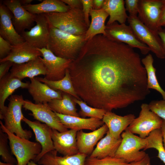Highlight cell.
I'll list each match as a JSON object with an SVG mask.
<instances>
[{
    "label": "cell",
    "mask_w": 165,
    "mask_h": 165,
    "mask_svg": "<svg viewBox=\"0 0 165 165\" xmlns=\"http://www.w3.org/2000/svg\"><path fill=\"white\" fill-rule=\"evenodd\" d=\"M142 64L133 47L99 34L86 42L68 69L80 99L112 112L143 100L150 93Z\"/></svg>",
    "instance_id": "cell-1"
},
{
    "label": "cell",
    "mask_w": 165,
    "mask_h": 165,
    "mask_svg": "<svg viewBox=\"0 0 165 165\" xmlns=\"http://www.w3.org/2000/svg\"><path fill=\"white\" fill-rule=\"evenodd\" d=\"M50 38L46 48L56 56L73 60L86 41L85 35L76 36L61 31L49 24Z\"/></svg>",
    "instance_id": "cell-2"
},
{
    "label": "cell",
    "mask_w": 165,
    "mask_h": 165,
    "mask_svg": "<svg viewBox=\"0 0 165 165\" xmlns=\"http://www.w3.org/2000/svg\"><path fill=\"white\" fill-rule=\"evenodd\" d=\"M45 15L50 25L75 35H85L88 28L82 8H70L65 12Z\"/></svg>",
    "instance_id": "cell-3"
},
{
    "label": "cell",
    "mask_w": 165,
    "mask_h": 165,
    "mask_svg": "<svg viewBox=\"0 0 165 165\" xmlns=\"http://www.w3.org/2000/svg\"><path fill=\"white\" fill-rule=\"evenodd\" d=\"M9 101L8 106L0 115V119H4V126L10 132L20 138L29 139L32 136V132L24 130L21 124V121L24 117L22 111L24 101L22 95H12Z\"/></svg>",
    "instance_id": "cell-4"
},
{
    "label": "cell",
    "mask_w": 165,
    "mask_h": 165,
    "mask_svg": "<svg viewBox=\"0 0 165 165\" xmlns=\"http://www.w3.org/2000/svg\"><path fill=\"white\" fill-rule=\"evenodd\" d=\"M0 124L1 129L7 135L11 152L17 161L16 165H27L41 152L42 146L39 143L19 137L8 130L1 121Z\"/></svg>",
    "instance_id": "cell-5"
},
{
    "label": "cell",
    "mask_w": 165,
    "mask_h": 165,
    "mask_svg": "<svg viewBox=\"0 0 165 165\" xmlns=\"http://www.w3.org/2000/svg\"><path fill=\"white\" fill-rule=\"evenodd\" d=\"M121 141L115 157L123 159L127 163L139 161L146 153L144 149L147 145L146 138H143L131 132L127 128L121 135Z\"/></svg>",
    "instance_id": "cell-6"
},
{
    "label": "cell",
    "mask_w": 165,
    "mask_h": 165,
    "mask_svg": "<svg viewBox=\"0 0 165 165\" xmlns=\"http://www.w3.org/2000/svg\"><path fill=\"white\" fill-rule=\"evenodd\" d=\"M139 116L127 127L132 133L143 138H147L153 131L160 129L163 119L151 111L148 104H142Z\"/></svg>",
    "instance_id": "cell-7"
},
{
    "label": "cell",
    "mask_w": 165,
    "mask_h": 165,
    "mask_svg": "<svg viewBox=\"0 0 165 165\" xmlns=\"http://www.w3.org/2000/svg\"><path fill=\"white\" fill-rule=\"evenodd\" d=\"M127 20L138 38L147 45L158 58L164 59L162 42L158 33L146 27L138 16H129Z\"/></svg>",
    "instance_id": "cell-8"
},
{
    "label": "cell",
    "mask_w": 165,
    "mask_h": 165,
    "mask_svg": "<svg viewBox=\"0 0 165 165\" xmlns=\"http://www.w3.org/2000/svg\"><path fill=\"white\" fill-rule=\"evenodd\" d=\"M106 36L110 39L125 43L131 47L139 49L141 53L146 55L151 51L150 48L136 37L129 25L115 22L106 25Z\"/></svg>",
    "instance_id": "cell-9"
},
{
    "label": "cell",
    "mask_w": 165,
    "mask_h": 165,
    "mask_svg": "<svg viewBox=\"0 0 165 165\" xmlns=\"http://www.w3.org/2000/svg\"><path fill=\"white\" fill-rule=\"evenodd\" d=\"M23 107L30 111L29 114L37 121L44 123L52 129L60 132L68 130L61 123L59 118L53 111L48 103H34L31 101L24 100Z\"/></svg>",
    "instance_id": "cell-10"
},
{
    "label": "cell",
    "mask_w": 165,
    "mask_h": 165,
    "mask_svg": "<svg viewBox=\"0 0 165 165\" xmlns=\"http://www.w3.org/2000/svg\"><path fill=\"white\" fill-rule=\"evenodd\" d=\"M36 25L28 31L22 33L25 41L38 49L47 47L50 38L49 24L45 14L36 15Z\"/></svg>",
    "instance_id": "cell-11"
},
{
    "label": "cell",
    "mask_w": 165,
    "mask_h": 165,
    "mask_svg": "<svg viewBox=\"0 0 165 165\" xmlns=\"http://www.w3.org/2000/svg\"><path fill=\"white\" fill-rule=\"evenodd\" d=\"M163 0H139L138 17L148 28L158 33Z\"/></svg>",
    "instance_id": "cell-12"
},
{
    "label": "cell",
    "mask_w": 165,
    "mask_h": 165,
    "mask_svg": "<svg viewBox=\"0 0 165 165\" xmlns=\"http://www.w3.org/2000/svg\"><path fill=\"white\" fill-rule=\"evenodd\" d=\"M38 49L42 54L43 58H40L47 70L44 78L50 81L62 79L72 60L57 57L46 48Z\"/></svg>",
    "instance_id": "cell-13"
},
{
    "label": "cell",
    "mask_w": 165,
    "mask_h": 165,
    "mask_svg": "<svg viewBox=\"0 0 165 165\" xmlns=\"http://www.w3.org/2000/svg\"><path fill=\"white\" fill-rule=\"evenodd\" d=\"M3 2L13 14V23L19 34L29 29L33 25L36 15L26 10L21 5L20 0H5Z\"/></svg>",
    "instance_id": "cell-14"
},
{
    "label": "cell",
    "mask_w": 165,
    "mask_h": 165,
    "mask_svg": "<svg viewBox=\"0 0 165 165\" xmlns=\"http://www.w3.org/2000/svg\"><path fill=\"white\" fill-rule=\"evenodd\" d=\"M77 131L73 129L60 132L52 129L51 137L54 149L64 156H70L79 153L76 136Z\"/></svg>",
    "instance_id": "cell-15"
},
{
    "label": "cell",
    "mask_w": 165,
    "mask_h": 165,
    "mask_svg": "<svg viewBox=\"0 0 165 165\" xmlns=\"http://www.w3.org/2000/svg\"><path fill=\"white\" fill-rule=\"evenodd\" d=\"M22 121L27 124L33 130L35 135L36 140L42 146V150L33 160L38 163L45 154L54 149L51 137L52 129L45 123H42L38 121H32L25 118Z\"/></svg>",
    "instance_id": "cell-16"
},
{
    "label": "cell",
    "mask_w": 165,
    "mask_h": 165,
    "mask_svg": "<svg viewBox=\"0 0 165 165\" xmlns=\"http://www.w3.org/2000/svg\"><path fill=\"white\" fill-rule=\"evenodd\" d=\"M13 14L3 4L0 5V36L14 46L25 40L16 31L13 23Z\"/></svg>",
    "instance_id": "cell-17"
},
{
    "label": "cell",
    "mask_w": 165,
    "mask_h": 165,
    "mask_svg": "<svg viewBox=\"0 0 165 165\" xmlns=\"http://www.w3.org/2000/svg\"><path fill=\"white\" fill-rule=\"evenodd\" d=\"M40 57L24 63H14L10 69L11 75L21 80L26 78H33L40 75L45 76L47 70Z\"/></svg>",
    "instance_id": "cell-18"
},
{
    "label": "cell",
    "mask_w": 165,
    "mask_h": 165,
    "mask_svg": "<svg viewBox=\"0 0 165 165\" xmlns=\"http://www.w3.org/2000/svg\"><path fill=\"white\" fill-rule=\"evenodd\" d=\"M108 130V127L104 124L91 132L86 133L82 130L78 131L76 139L79 152L89 156L94 150L95 146Z\"/></svg>",
    "instance_id": "cell-19"
},
{
    "label": "cell",
    "mask_w": 165,
    "mask_h": 165,
    "mask_svg": "<svg viewBox=\"0 0 165 165\" xmlns=\"http://www.w3.org/2000/svg\"><path fill=\"white\" fill-rule=\"evenodd\" d=\"M27 88L35 101V103H48L54 99L62 98V92L55 90L45 83L38 81L36 78L30 79Z\"/></svg>",
    "instance_id": "cell-20"
},
{
    "label": "cell",
    "mask_w": 165,
    "mask_h": 165,
    "mask_svg": "<svg viewBox=\"0 0 165 165\" xmlns=\"http://www.w3.org/2000/svg\"><path fill=\"white\" fill-rule=\"evenodd\" d=\"M42 57L41 53L25 41L17 45L13 46L11 50L5 58L0 59V63L9 61L14 64L24 63Z\"/></svg>",
    "instance_id": "cell-21"
},
{
    "label": "cell",
    "mask_w": 165,
    "mask_h": 165,
    "mask_svg": "<svg viewBox=\"0 0 165 165\" xmlns=\"http://www.w3.org/2000/svg\"><path fill=\"white\" fill-rule=\"evenodd\" d=\"M136 118L134 115L128 114L123 116L118 115L112 112H106L102 119L108 127L110 134L119 139L123 131Z\"/></svg>",
    "instance_id": "cell-22"
},
{
    "label": "cell",
    "mask_w": 165,
    "mask_h": 165,
    "mask_svg": "<svg viewBox=\"0 0 165 165\" xmlns=\"http://www.w3.org/2000/svg\"><path fill=\"white\" fill-rule=\"evenodd\" d=\"M55 112L65 127L77 131L84 129L94 131L104 124L102 120L98 118H85Z\"/></svg>",
    "instance_id": "cell-23"
},
{
    "label": "cell",
    "mask_w": 165,
    "mask_h": 165,
    "mask_svg": "<svg viewBox=\"0 0 165 165\" xmlns=\"http://www.w3.org/2000/svg\"><path fill=\"white\" fill-rule=\"evenodd\" d=\"M54 150L45 154L38 162L41 165H84L86 155L80 152L73 155L57 156Z\"/></svg>",
    "instance_id": "cell-24"
},
{
    "label": "cell",
    "mask_w": 165,
    "mask_h": 165,
    "mask_svg": "<svg viewBox=\"0 0 165 165\" xmlns=\"http://www.w3.org/2000/svg\"><path fill=\"white\" fill-rule=\"evenodd\" d=\"M30 83L22 82L8 72L0 79V115L5 110V102L8 97L19 88L27 89Z\"/></svg>",
    "instance_id": "cell-25"
},
{
    "label": "cell",
    "mask_w": 165,
    "mask_h": 165,
    "mask_svg": "<svg viewBox=\"0 0 165 165\" xmlns=\"http://www.w3.org/2000/svg\"><path fill=\"white\" fill-rule=\"evenodd\" d=\"M121 140V137L119 139L114 138L108 130L106 135L98 142L96 148L89 156L98 159L115 156Z\"/></svg>",
    "instance_id": "cell-26"
},
{
    "label": "cell",
    "mask_w": 165,
    "mask_h": 165,
    "mask_svg": "<svg viewBox=\"0 0 165 165\" xmlns=\"http://www.w3.org/2000/svg\"><path fill=\"white\" fill-rule=\"evenodd\" d=\"M91 21L90 25L85 34L86 41L92 39L95 36L102 34L106 35V20L108 14L103 9H92L90 13Z\"/></svg>",
    "instance_id": "cell-27"
},
{
    "label": "cell",
    "mask_w": 165,
    "mask_h": 165,
    "mask_svg": "<svg viewBox=\"0 0 165 165\" xmlns=\"http://www.w3.org/2000/svg\"><path fill=\"white\" fill-rule=\"evenodd\" d=\"M23 6L29 12L35 15L64 12L70 8L61 0H44L38 4H31Z\"/></svg>",
    "instance_id": "cell-28"
},
{
    "label": "cell",
    "mask_w": 165,
    "mask_h": 165,
    "mask_svg": "<svg viewBox=\"0 0 165 165\" xmlns=\"http://www.w3.org/2000/svg\"><path fill=\"white\" fill-rule=\"evenodd\" d=\"M123 0H104L102 8L109 16L107 25L118 21L120 24H125L128 16L124 7Z\"/></svg>",
    "instance_id": "cell-29"
},
{
    "label": "cell",
    "mask_w": 165,
    "mask_h": 165,
    "mask_svg": "<svg viewBox=\"0 0 165 165\" xmlns=\"http://www.w3.org/2000/svg\"><path fill=\"white\" fill-rule=\"evenodd\" d=\"M62 94V99H53L48 103L51 110L54 112L64 115L80 117L77 112L76 103L70 95L63 92Z\"/></svg>",
    "instance_id": "cell-30"
},
{
    "label": "cell",
    "mask_w": 165,
    "mask_h": 165,
    "mask_svg": "<svg viewBox=\"0 0 165 165\" xmlns=\"http://www.w3.org/2000/svg\"><path fill=\"white\" fill-rule=\"evenodd\" d=\"M36 78L39 81L46 84L55 90H60L72 95L78 100L80 99L75 90L68 68L66 70L64 77L59 80L50 81L44 78Z\"/></svg>",
    "instance_id": "cell-31"
},
{
    "label": "cell",
    "mask_w": 165,
    "mask_h": 165,
    "mask_svg": "<svg viewBox=\"0 0 165 165\" xmlns=\"http://www.w3.org/2000/svg\"><path fill=\"white\" fill-rule=\"evenodd\" d=\"M147 75V87L155 90L161 95L163 100H165V91L162 89L158 81L156 75V69L153 66L154 59L152 55L149 54L141 60Z\"/></svg>",
    "instance_id": "cell-32"
},
{
    "label": "cell",
    "mask_w": 165,
    "mask_h": 165,
    "mask_svg": "<svg viewBox=\"0 0 165 165\" xmlns=\"http://www.w3.org/2000/svg\"><path fill=\"white\" fill-rule=\"evenodd\" d=\"M146 138L147 145L144 150L150 148L156 149L158 152L157 157L165 164V150L163 144L161 129L153 131Z\"/></svg>",
    "instance_id": "cell-33"
},
{
    "label": "cell",
    "mask_w": 165,
    "mask_h": 165,
    "mask_svg": "<svg viewBox=\"0 0 165 165\" xmlns=\"http://www.w3.org/2000/svg\"><path fill=\"white\" fill-rule=\"evenodd\" d=\"M73 99L74 102L80 107V110L79 113V116L83 118L88 117L98 118L102 120L106 112L105 110L90 106L83 101L75 98Z\"/></svg>",
    "instance_id": "cell-34"
},
{
    "label": "cell",
    "mask_w": 165,
    "mask_h": 165,
    "mask_svg": "<svg viewBox=\"0 0 165 165\" xmlns=\"http://www.w3.org/2000/svg\"><path fill=\"white\" fill-rule=\"evenodd\" d=\"M123 159L115 156L98 159L89 156L86 158L84 165H129Z\"/></svg>",
    "instance_id": "cell-35"
},
{
    "label": "cell",
    "mask_w": 165,
    "mask_h": 165,
    "mask_svg": "<svg viewBox=\"0 0 165 165\" xmlns=\"http://www.w3.org/2000/svg\"><path fill=\"white\" fill-rule=\"evenodd\" d=\"M7 134L0 130V155L4 162L17 164V161L10 153L8 148Z\"/></svg>",
    "instance_id": "cell-36"
},
{
    "label": "cell",
    "mask_w": 165,
    "mask_h": 165,
    "mask_svg": "<svg viewBox=\"0 0 165 165\" xmlns=\"http://www.w3.org/2000/svg\"><path fill=\"white\" fill-rule=\"evenodd\" d=\"M148 105L151 111L165 120V100L152 101Z\"/></svg>",
    "instance_id": "cell-37"
},
{
    "label": "cell",
    "mask_w": 165,
    "mask_h": 165,
    "mask_svg": "<svg viewBox=\"0 0 165 165\" xmlns=\"http://www.w3.org/2000/svg\"><path fill=\"white\" fill-rule=\"evenodd\" d=\"M82 4V10L86 23L89 27L90 24L89 16L91 11L93 9V0H81Z\"/></svg>",
    "instance_id": "cell-38"
},
{
    "label": "cell",
    "mask_w": 165,
    "mask_h": 165,
    "mask_svg": "<svg viewBox=\"0 0 165 165\" xmlns=\"http://www.w3.org/2000/svg\"><path fill=\"white\" fill-rule=\"evenodd\" d=\"M12 45L8 41L0 36V59L8 56L10 53Z\"/></svg>",
    "instance_id": "cell-39"
},
{
    "label": "cell",
    "mask_w": 165,
    "mask_h": 165,
    "mask_svg": "<svg viewBox=\"0 0 165 165\" xmlns=\"http://www.w3.org/2000/svg\"><path fill=\"white\" fill-rule=\"evenodd\" d=\"M139 0H125L126 10L129 14V16H137L138 13Z\"/></svg>",
    "instance_id": "cell-40"
},
{
    "label": "cell",
    "mask_w": 165,
    "mask_h": 165,
    "mask_svg": "<svg viewBox=\"0 0 165 165\" xmlns=\"http://www.w3.org/2000/svg\"><path fill=\"white\" fill-rule=\"evenodd\" d=\"M14 63L9 61H6L0 63V79L8 72L9 68L13 66Z\"/></svg>",
    "instance_id": "cell-41"
},
{
    "label": "cell",
    "mask_w": 165,
    "mask_h": 165,
    "mask_svg": "<svg viewBox=\"0 0 165 165\" xmlns=\"http://www.w3.org/2000/svg\"><path fill=\"white\" fill-rule=\"evenodd\" d=\"M71 8H82V4L81 0H61Z\"/></svg>",
    "instance_id": "cell-42"
},
{
    "label": "cell",
    "mask_w": 165,
    "mask_h": 165,
    "mask_svg": "<svg viewBox=\"0 0 165 165\" xmlns=\"http://www.w3.org/2000/svg\"><path fill=\"white\" fill-rule=\"evenodd\" d=\"M129 165H152L151 163L150 157L147 154L142 160L137 162L130 163Z\"/></svg>",
    "instance_id": "cell-43"
},
{
    "label": "cell",
    "mask_w": 165,
    "mask_h": 165,
    "mask_svg": "<svg viewBox=\"0 0 165 165\" xmlns=\"http://www.w3.org/2000/svg\"><path fill=\"white\" fill-rule=\"evenodd\" d=\"M163 6L158 24L160 28H161L162 26L165 25V0H163Z\"/></svg>",
    "instance_id": "cell-44"
},
{
    "label": "cell",
    "mask_w": 165,
    "mask_h": 165,
    "mask_svg": "<svg viewBox=\"0 0 165 165\" xmlns=\"http://www.w3.org/2000/svg\"><path fill=\"white\" fill-rule=\"evenodd\" d=\"M158 33L162 42L163 52L165 56V30L162 29L158 31Z\"/></svg>",
    "instance_id": "cell-45"
},
{
    "label": "cell",
    "mask_w": 165,
    "mask_h": 165,
    "mask_svg": "<svg viewBox=\"0 0 165 165\" xmlns=\"http://www.w3.org/2000/svg\"><path fill=\"white\" fill-rule=\"evenodd\" d=\"M104 0H93V9H102Z\"/></svg>",
    "instance_id": "cell-46"
},
{
    "label": "cell",
    "mask_w": 165,
    "mask_h": 165,
    "mask_svg": "<svg viewBox=\"0 0 165 165\" xmlns=\"http://www.w3.org/2000/svg\"><path fill=\"white\" fill-rule=\"evenodd\" d=\"M163 142L164 148L165 150V120L163 119V122L161 127Z\"/></svg>",
    "instance_id": "cell-47"
},
{
    "label": "cell",
    "mask_w": 165,
    "mask_h": 165,
    "mask_svg": "<svg viewBox=\"0 0 165 165\" xmlns=\"http://www.w3.org/2000/svg\"><path fill=\"white\" fill-rule=\"evenodd\" d=\"M20 1L22 6H25L31 4L33 0H20Z\"/></svg>",
    "instance_id": "cell-48"
},
{
    "label": "cell",
    "mask_w": 165,
    "mask_h": 165,
    "mask_svg": "<svg viewBox=\"0 0 165 165\" xmlns=\"http://www.w3.org/2000/svg\"><path fill=\"white\" fill-rule=\"evenodd\" d=\"M0 165H16V164L2 162L1 161H0Z\"/></svg>",
    "instance_id": "cell-49"
},
{
    "label": "cell",
    "mask_w": 165,
    "mask_h": 165,
    "mask_svg": "<svg viewBox=\"0 0 165 165\" xmlns=\"http://www.w3.org/2000/svg\"><path fill=\"white\" fill-rule=\"evenodd\" d=\"M27 165H38L36 164L33 160H31L28 163Z\"/></svg>",
    "instance_id": "cell-50"
},
{
    "label": "cell",
    "mask_w": 165,
    "mask_h": 165,
    "mask_svg": "<svg viewBox=\"0 0 165 165\" xmlns=\"http://www.w3.org/2000/svg\"><path fill=\"white\" fill-rule=\"evenodd\" d=\"M164 26L165 27V25H164Z\"/></svg>",
    "instance_id": "cell-51"
}]
</instances>
